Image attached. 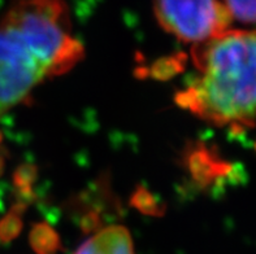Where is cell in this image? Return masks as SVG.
<instances>
[{
	"instance_id": "6",
	"label": "cell",
	"mask_w": 256,
	"mask_h": 254,
	"mask_svg": "<svg viewBox=\"0 0 256 254\" xmlns=\"http://www.w3.org/2000/svg\"><path fill=\"white\" fill-rule=\"evenodd\" d=\"M30 245L36 254H55L60 249V239L48 225L39 223L32 230Z\"/></svg>"
},
{
	"instance_id": "1",
	"label": "cell",
	"mask_w": 256,
	"mask_h": 254,
	"mask_svg": "<svg viewBox=\"0 0 256 254\" xmlns=\"http://www.w3.org/2000/svg\"><path fill=\"white\" fill-rule=\"evenodd\" d=\"M192 60L198 74L176 95L177 104L218 127L255 126L256 29H229L194 44Z\"/></svg>"
},
{
	"instance_id": "2",
	"label": "cell",
	"mask_w": 256,
	"mask_h": 254,
	"mask_svg": "<svg viewBox=\"0 0 256 254\" xmlns=\"http://www.w3.org/2000/svg\"><path fill=\"white\" fill-rule=\"evenodd\" d=\"M2 26L16 34L48 77L64 74L84 56V45L72 36L64 0H12Z\"/></svg>"
},
{
	"instance_id": "3",
	"label": "cell",
	"mask_w": 256,
	"mask_h": 254,
	"mask_svg": "<svg viewBox=\"0 0 256 254\" xmlns=\"http://www.w3.org/2000/svg\"><path fill=\"white\" fill-rule=\"evenodd\" d=\"M154 13L166 32L192 45L229 30L233 18L220 0H154Z\"/></svg>"
},
{
	"instance_id": "9",
	"label": "cell",
	"mask_w": 256,
	"mask_h": 254,
	"mask_svg": "<svg viewBox=\"0 0 256 254\" xmlns=\"http://www.w3.org/2000/svg\"><path fill=\"white\" fill-rule=\"evenodd\" d=\"M21 230V219L17 214H10L8 218L6 219V222L2 225V230H0V238L8 242L10 239L16 238L17 234Z\"/></svg>"
},
{
	"instance_id": "4",
	"label": "cell",
	"mask_w": 256,
	"mask_h": 254,
	"mask_svg": "<svg viewBox=\"0 0 256 254\" xmlns=\"http://www.w3.org/2000/svg\"><path fill=\"white\" fill-rule=\"evenodd\" d=\"M44 71L32 65L0 68V117L30 96L32 88L46 79Z\"/></svg>"
},
{
	"instance_id": "8",
	"label": "cell",
	"mask_w": 256,
	"mask_h": 254,
	"mask_svg": "<svg viewBox=\"0 0 256 254\" xmlns=\"http://www.w3.org/2000/svg\"><path fill=\"white\" fill-rule=\"evenodd\" d=\"M132 201H133L136 209H140L143 213H147V214H155L156 216L158 213L162 212L159 208V204L156 203L155 197L150 192H147L146 190L136 191Z\"/></svg>"
},
{
	"instance_id": "5",
	"label": "cell",
	"mask_w": 256,
	"mask_h": 254,
	"mask_svg": "<svg viewBox=\"0 0 256 254\" xmlns=\"http://www.w3.org/2000/svg\"><path fill=\"white\" fill-rule=\"evenodd\" d=\"M74 254H136L133 239L126 227L110 225L84 240Z\"/></svg>"
},
{
	"instance_id": "7",
	"label": "cell",
	"mask_w": 256,
	"mask_h": 254,
	"mask_svg": "<svg viewBox=\"0 0 256 254\" xmlns=\"http://www.w3.org/2000/svg\"><path fill=\"white\" fill-rule=\"evenodd\" d=\"M225 5L240 22L256 26V0H225Z\"/></svg>"
}]
</instances>
